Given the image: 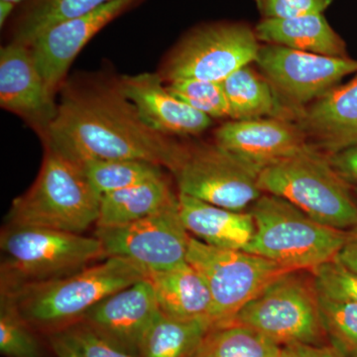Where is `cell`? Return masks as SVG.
Masks as SVG:
<instances>
[{
    "instance_id": "e575fe53",
    "label": "cell",
    "mask_w": 357,
    "mask_h": 357,
    "mask_svg": "<svg viewBox=\"0 0 357 357\" xmlns=\"http://www.w3.org/2000/svg\"><path fill=\"white\" fill-rule=\"evenodd\" d=\"M281 357H347L333 349L331 345L290 344L282 347Z\"/></svg>"
},
{
    "instance_id": "5bb4252c",
    "label": "cell",
    "mask_w": 357,
    "mask_h": 357,
    "mask_svg": "<svg viewBox=\"0 0 357 357\" xmlns=\"http://www.w3.org/2000/svg\"><path fill=\"white\" fill-rule=\"evenodd\" d=\"M215 140L258 173L307 146L297 122L281 117L227 122L215 130Z\"/></svg>"
},
{
    "instance_id": "f1b7e54d",
    "label": "cell",
    "mask_w": 357,
    "mask_h": 357,
    "mask_svg": "<svg viewBox=\"0 0 357 357\" xmlns=\"http://www.w3.org/2000/svg\"><path fill=\"white\" fill-rule=\"evenodd\" d=\"M319 314L328 345L347 357H357V304L319 293Z\"/></svg>"
},
{
    "instance_id": "30bf717a",
    "label": "cell",
    "mask_w": 357,
    "mask_h": 357,
    "mask_svg": "<svg viewBox=\"0 0 357 357\" xmlns=\"http://www.w3.org/2000/svg\"><path fill=\"white\" fill-rule=\"evenodd\" d=\"M172 174L178 194L236 211H246L264 192L259 173L218 144L185 146Z\"/></svg>"
},
{
    "instance_id": "4dcf8cb0",
    "label": "cell",
    "mask_w": 357,
    "mask_h": 357,
    "mask_svg": "<svg viewBox=\"0 0 357 357\" xmlns=\"http://www.w3.org/2000/svg\"><path fill=\"white\" fill-rule=\"evenodd\" d=\"M318 292L330 299L357 304V272L337 257L312 270Z\"/></svg>"
},
{
    "instance_id": "6da1fadb",
    "label": "cell",
    "mask_w": 357,
    "mask_h": 357,
    "mask_svg": "<svg viewBox=\"0 0 357 357\" xmlns=\"http://www.w3.org/2000/svg\"><path fill=\"white\" fill-rule=\"evenodd\" d=\"M46 146L79 164L86 160H142L172 172L182 144L147 128L119 88L66 89L44 134Z\"/></svg>"
},
{
    "instance_id": "9c48e42d",
    "label": "cell",
    "mask_w": 357,
    "mask_h": 357,
    "mask_svg": "<svg viewBox=\"0 0 357 357\" xmlns=\"http://www.w3.org/2000/svg\"><path fill=\"white\" fill-rule=\"evenodd\" d=\"M255 28L243 22L198 26L178 42L164 65L162 79L223 82L255 63L259 51Z\"/></svg>"
},
{
    "instance_id": "83f0119b",
    "label": "cell",
    "mask_w": 357,
    "mask_h": 357,
    "mask_svg": "<svg viewBox=\"0 0 357 357\" xmlns=\"http://www.w3.org/2000/svg\"><path fill=\"white\" fill-rule=\"evenodd\" d=\"M0 352L6 357H47L39 333L6 293L0 295Z\"/></svg>"
},
{
    "instance_id": "ba28073f",
    "label": "cell",
    "mask_w": 357,
    "mask_h": 357,
    "mask_svg": "<svg viewBox=\"0 0 357 357\" xmlns=\"http://www.w3.org/2000/svg\"><path fill=\"white\" fill-rule=\"evenodd\" d=\"M187 261L201 274L210 290L213 328L230 325L271 282L293 271L248 251L215 248L192 236Z\"/></svg>"
},
{
    "instance_id": "9a60e30c",
    "label": "cell",
    "mask_w": 357,
    "mask_h": 357,
    "mask_svg": "<svg viewBox=\"0 0 357 357\" xmlns=\"http://www.w3.org/2000/svg\"><path fill=\"white\" fill-rule=\"evenodd\" d=\"M32 52L26 45L10 42L0 51V105L20 115L44 134L57 115L58 107Z\"/></svg>"
},
{
    "instance_id": "484cf974",
    "label": "cell",
    "mask_w": 357,
    "mask_h": 357,
    "mask_svg": "<svg viewBox=\"0 0 357 357\" xmlns=\"http://www.w3.org/2000/svg\"><path fill=\"white\" fill-rule=\"evenodd\" d=\"M282 347L248 326L213 328L192 357H281Z\"/></svg>"
},
{
    "instance_id": "f546056e",
    "label": "cell",
    "mask_w": 357,
    "mask_h": 357,
    "mask_svg": "<svg viewBox=\"0 0 357 357\" xmlns=\"http://www.w3.org/2000/svg\"><path fill=\"white\" fill-rule=\"evenodd\" d=\"M167 89L192 109L211 119L229 117V107L222 82L183 79L169 82Z\"/></svg>"
},
{
    "instance_id": "836d02e7",
    "label": "cell",
    "mask_w": 357,
    "mask_h": 357,
    "mask_svg": "<svg viewBox=\"0 0 357 357\" xmlns=\"http://www.w3.org/2000/svg\"><path fill=\"white\" fill-rule=\"evenodd\" d=\"M328 158L331 166L342 180L352 190L357 189V145L328 155Z\"/></svg>"
},
{
    "instance_id": "4fadbf2b",
    "label": "cell",
    "mask_w": 357,
    "mask_h": 357,
    "mask_svg": "<svg viewBox=\"0 0 357 357\" xmlns=\"http://www.w3.org/2000/svg\"><path fill=\"white\" fill-rule=\"evenodd\" d=\"M142 0H110L91 13L52 26L29 45L49 91L55 93L77 54L102 28Z\"/></svg>"
},
{
    "instance_id": "7c38bea8",
    "label": "cell",
    "mask_w": 357,
    "mask_h": 357,
    "mask_svg": "<svg viewBox=\"0 0 357 357\" xmlns=\"http://www.w3.org/2000/svg\"><path fill=\"white\" fill-rule=\"evenodd\" d=\"M95 236L107 257L128 258L147 272L161 271L187 261L191 239L181 218L178 197L136 222L96 227Z\"/></svg>"
},
{
    "instance_id": "2e32d148",
    "label": "cell",
    "mask_w": 357,
    "mask_h": 357,
    "mask_svg": "<svg viewBox=\"0 0 357 357\" xmlns=\"http://www.w3.org/2000/svg\"><path fill=\"white\" fill-rule=\"evenodd\" d=\"M160 311L147 278L100 301L82 321L107 342L139 357L142 338Z\"/></svg>"
},
{
    "instance_id": "603a6c76",
    "label": "cell",
    "mask_w": 357,
    "mask_h": 357,
    "mask_svg": "<svg viewBox=\"0 0 357 357\" xmlns=\"http://www.w3.org/2000/svg\"><path fill=\"white\" fill-rule=\"evenodd\" d=\"M222 84L231 121L265 117L290 119L266 77L250 65L237 70Z\"/></svg>"
},
{
    "instance_id": "e0dca14e",
    "label": "cell",
    "mask_w": 357,
    "mask_h": 357,
    "mask_svg": "<svg viewBox=\"0 0 357 357\" xmlns=\"http://www.w3.org/2000/svg\"><path fill=\"white\" fill-rule=\"evenodd\" d=\"M117 88L133 105L141 121L162 135H197L213 123L210 116L174 96L158 74L121 77Z\"/></svg>"
},
{
    "instance_id": "44dd1931",
    "label": "cell",
    "mask_w": 357,
    "mask_h": 357,
    "mask_svg": "<svg viewBox=\"0 0 357 357\" xmlns=\"http://www.w3.org/2000/svg\"><path fill=\"white\" fill-rule=\"evenodd\" d=\"M255 30L257 39L264 44L330 57H347V45L323 13L288 20H261Z\"/></svg>"
},
{
    "instance_id": "cb8c5ba5",
    "label": "cell",
    "mask_w": 357,
    "mask_h": 357,
    "mask_svg": "<svg viewBox=\"0 0 357 357\" xmlns=\"http://www.w3.org/2000/svg\"><path fill=\"white\" fill-rule=\"evenodd\" d=\"M213 328L210 319H180L160 312L142 338L139 357H192Z\"/></svg>"
},
{
    "instance_id": "7a4b0ae2",
    "label": "cell",
    "mask_w": 357,
    "mask_h": 357,
    "mask_svg": "<svg viewBox=\"0 0 357 357\" xmlns=\"http://www.w3.org/2000/svg\"><path fill=\"white\" fill-rule=\"evenodd\" d=\"M146 277L140 265L112 256L64 278L6 294L37 332L49 335L82 321L100 301Z\"/></svg>"
},
{
    "instance_id": "8d00e7d4",
    "label": "cell",
    "mask_w": 357,
    "mask_h": 357,
    "mask_svg": "<svg viewBox=\"0 0 357 357\" xmlns=\"http://www.w3.org/2000/svg\"><path fill=\"white\" fill-rule=\"evenodd\" d=\"M48 347L55 357H89L77 347L70 344L61 333H55L47 335Z\"/></svg>"
},
{
    "instance_id": "ffe728a7",
    "label": "cell",
    "mask_w": 357,
    "mask_h": 357,
    "mask_svg": "<svg viewBox=\"0 0 357 357\" xmlns=\"http://www.w3.org/2000/svg\"><path fill=\"white\" fill-rule=\"evenodd\" d=\"M146 278L153 288L160 311L166 316L211 319L213 299L210 290L189 262L161 271L147 272Z\"/></svg>"
},
{
    "instance_id": "7402d4cb",
    "label": "cell",
    "mask_w": 357,
    "mask_h": 357,
    "mask_svg": "<svg viewBox=\"0 0 357 357\" xmlns=\"http://www.w3.org/2000/svg\"><path fill=\"white\" fill-rule=\"evenodd\" d=\"M177 197L165 176L109 192L100 199L96 227L136 222L161 210Z\"/></svg>"
},
{
    "instance_id": "d4e9b609",
    "label": "cell",
    "mask_w": 357,
    "mask_h": 357,
    "mask_svg": "<svg viewBox=\"0 0 357 357\" xmlns=\"http://www.w3.org/2000/svg\"><path fill=\"white\" fill-rule=\"evenodd\" d=\"M110 0H26L16 9L11 26L13 41L29 46L52 26L95 10ZM13 13V14H14Z\"/></svg>"
},
{
    "instance_id": "74e56055",
    "label": "cell",
    "mask_w": 357,
    "mask_h": 357,
    "mask_svg": "<svg viewBox=\"0 0 357 357\" xmlns=\"http://www.w3.org/2000/svg\"><path fill=\"white\" fill-rule=\"evenodd\" d=\"M1 2H7V3L13 4V6L18 7L20 4L24 3L26 0H0Z\"/></svg>"
},
{
    "instance_id": "1f68e13d",
    "label": "cell",
    "mask_w": 357,
    "mask_h": 357,
    "mask_svg": "<svg viewBox=\"0 0 357 357\" xmlns=\"http://www.w3.org/2000/svg\"><path fill=\"white\" fill-rule=\"evenodd\" d=\"M59 333L89 357H138L100 337L83 321H77Z\"/></svg>"
},
{
    "instance_id": "8fae6325",
    "label": "cell",
    "mask_w": 357,
    "mask_h": 357,
    "mask_svg": "<svg viewBox=\"0 0 357 357\" xmlns=\"http://www.w3.org/2000/svg\"><path fill=\"white\" fill-rule=\"evenodd\" d=\"M255 64L271 84L289 119L318 100L349 75L357 61L294 50L279 45H260Z\"/></svg>"
},
{
    "instance_id": "d6986e66",
    "label": "cell",
    "mask_w": 357,
    "mask_h": 357,
    "mask_svg": "<svg viewBox=\"0 0 357 357\" xmlns=\"http://www.w3.org/2000/svg\"><path fill=\"white\" fill-rule=\"evenodd\" d=\"M178 208L185 229L192 237L215 248L245 251L255 236L250 211H236L213 206L178 194Z\"/></svg>"
},
{
    "instance_id": "d6a6232c",
    "label": "cell",
    "mask_w": 357,
    "mask_h": 357,
    "mask_svg": "<svg viewBox=\"0 0 357 357\" xmlns=\"http://www.w3.org/2000/svg\"><path fill=\"white\" fill-rule=\"evenodd\" d=\"M262 20H288L324 13L333 0H253Z\"/></svg>"
},
{
    "instance_id": "4316f807",
    "label": "cell",
    "mask_w": 357,
    "mask_h": 357,
    "mask_svg": "<svg viewBox=\"0 0 357 357\" xmlns=\"http://www.w3.org/2000/svg\"><path fill=\"white\" fill-rule=\"evenodd\" d=\"M79 165L100 197L164 176L161 166L142 160H86Z\"/></svg>"
},
{
    "instance_id": "f35d334b",
    "label": "cell",
    "mask_w": 357,
    "mask_h": 357,
    "mask_svg": "<svg viewBox=\"0 0 357 357\" xmlns=\"http://www.w3.org/2000/svg\"><path fill=\"white\" fill-rule=\"evenodd\" d=\"M354 194H356V197H357V189H354Z\"/></svg>"
},
{
    "instance_id": "3957f363",
    "label": "cell",
    "mask_w": 357,
    "mask_h": 357,
    "mask_svg": "<svg viewBox=\"0 0 357 357\" xmlns=\"http://www.w3.org/2000/svg\"><path fill=\"white\" fill-rule=\"evenodd\" d=\"M100 199L79 164L46 146L38 177L13 202L7 225L83 234L98 222Z\"/></svg>"
},
{
    "instance_id": "52a82bcc",
    "label": "cell",
    "mask_w": 357,
    "mask_h": 357,
    "mask_svg": "<svg viewBox=\"0 0 357 357\" xmlns=\"http://www.w3.org/2000/svg\"><path fill=\"white\" fill-rule=\"evenodd\" d=\"M231 324L248 326L282 347L328 345L311 271L282 274L249 302Z\"/></svg>"
},
{
    "instance_id": "ac0fdd59",
    "label": "cell",
    "mask_w": 357,
    "mask_h": 357,
    "mask_svg": "<svg viewBox=\"0 0 357 357\" xmlns=\"http://www.w3.org/2000/svg\"><path fill=\"white\" fill-rule=\"evenodd\" d=\"M307 145L332 155L357 145V75L337 86L296 115Z\"/></svg>"
},
{
    "instance_id": "8992f818",
    "label": "cell",
    "mask_w": 357,
    "mask_h": 357,
    "mask_svg": "<svg viewBox=\"0 0 357 357\" xmlns=\"http://www.w3.org/2000/svg\"><path fill=\"white\" fill-rule=\"evenodd\" d=\"M265 194L287 199L317 222L349 230L357 225L351 188L335 173L328 155L307 145L259 173Z\"/></svg>"
},
{
    "instance_id": "5b68a950",
    "label": "cell",
    "mask_w": 357,
    "mask_h": 357,
    "mask_svg": "<svg viewBox=\"0 0 357 357\" xmlns=\"http://www.w3.org/2000/svg\"><path fill=\"white\" fill-rule=\"evenodd\" d=\"M255 236L245 251L288 270L312 271L337 257L347 230L317 222L287 199L263 194L251 206Z\"/></svg>"
},
{
    "instance_id": "277c9868",
    "label": "cell",
    "mask_w": 357,
    "mask_h": 357,
    "mask_svg": "<svg viewBox=\"0 0 357 357\" xmlns=\"http://www.w3.org/2000/svg\"><path fill=\"white\" fill-rule=\"evenodd\" d=\"M1 292L57 280L107 258L96 236L7 225L0 236Z\"/></svg>"
},
{
    "instance_id": "d590c367",
    "label": "cell",
    "mask_w": 357,
    "mask_h": 357,
    "mask_svg": "<svg viewBox=\"0 0 357 357\" xmlns=\"http://www.w3.org/2000/svg\"><path fill=\"white\" fill-rule=\"evenodd\" d=\"M337 258L345 266L357 272V225L347 230V239Z\"/></svg>"
}]
</instances>
